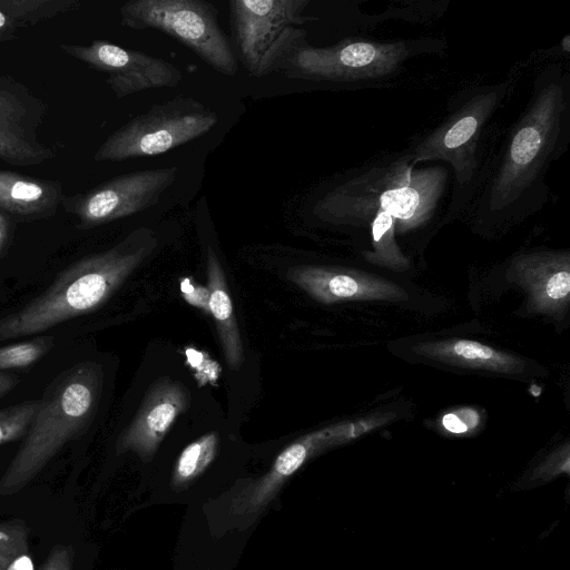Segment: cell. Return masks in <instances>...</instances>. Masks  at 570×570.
<instances>
[{
    "label": "cell",
    "mask_w": 570,
    "mask_h": 570,
    "mask_svg": "<svg viewBox=\"0 0 570 570\" xmlns=\"http://www.w3.org/2000/svg\"><path fill=\"white\" fill-rule=\"evenodd\" d=\"M449 173L442 166L417 168L412 155L393 156L354 169L314 204L322 222L368 232L372 264L404 269L407 262L395 236L416 230L436 215Z\"/></svg>",
    "instance_id": "1"
},
{
    "label": "cell",
    "mask_w": 570,
    "mask_h": 570,
    "mask_svg": "<svg viewBox=\"0 0 570 570\" xmlns=\"http://www.w3.org/2000/svg\"><path fill=\"white\" fill-rule=\"evenodd\" d=\"M569 138L570 79L553 66L535 80L528 108L513 126L481 196L480 215L499 222L543 204L547 171L568 149Z\"/></svg>",
    "instance_id": "2"
},
{
    "label": "cell",
    "mask_w": 570,
    "mask_h": 570,
    "mask_svg": "<svg viewBox=\"0 0 570 570\" xmlns=\"http://www.w3.org/2000/svg\"><path fill=\"white\" fill-rule=\"evenodd\" d=\"M155 233L140 227L112 247L65 268L42 293L0 317V343L41 334L104 304L157 247Z\"/></svg>",
    "instance_id": "3"
},
{
    "label": "cell",
    "mask_w": 570,
    "mask_h": 570,
    "mask_svg": "<svg viewBox=\"0 0 570 570\" xmlns=\"http://www.w3.org/2000/svg\"><path fill=\"white\" fill-rule=\"evenodd\" d=\"M102 375L92 362L78 363L47 386L23 442L0 479V495L21 491L48 462L89 425Z\"/></svg>",
    "instance_id": "4"
},
{
    "label": "cell",
    "mask_w": 570,
    "mask_h": 570,
    "mask_svg": "<svg viewBox=\"0 0 570 570\" xmlns=\"http://www.w3.org/2000/svg\"><path fill=\"white\" fill-rule=\"evenodd\" d=\"M308 0H230L229 17L239 59L249 75L263 77L282 70L305 46L303 26Z\"/></svg>",
    "instance_id": "5"
},
{
    "label": "cell",
    "mask_w": 570,
    "mask_h": 570,
    "mask_svg": "<svg viewBox=\"0 0 570 570\" xmlns=\"http://www.w3.org/2000/svg\"><path fill=\"white\" fill-rule=\"evenodd\" d=\"M120 22L134 30L154 29L178 40L215 71L233 77L238 59L223 31L216 7L204 0H129Z\"/></svg>",
    "instance_id": "6"
},
{
    "label": "cell",
    "mask_w": 570,
    "mask_h": 570,
    "mask_svg": "<svg viewBox=\"0 0 570 570\" xmlns=\"http://www.w3.org/2000/svg\"><path fill=\"white\" fill-rule=\"evenodd\" d=\"M218 116L188 96L151 106L111 132L94 155L96 161H124L167 153L206 135Z\"/></svg>",
    "instance_id": "7"
},
{
    "label": "cell",
    "mask_w": 570,
    "mask_h": 570,
    "mask_svg": "<svg viewBox=\"0 0 570 570\" xmlns=\"http://www.w3.org/2000/svg\"><path fill=\"white\" fill-rule=\"evenodd\" d=\"M508 90V82H502L462 91L444 121L412 147L414 163L445 161L453 169L456 187H468L476 171L475 151L482 129Z\"/></svg>",
    "instance_id": "8"
},
{
    "label": "cell",
    "mask_w": 570,
    "mask_h": 570,
    "mask_svg": "<svg viewBox=\"0 0 570 570\" xmlns=\"http://www.w3.org/2000/svg\"><path fill=\"white\" fill-rule=\"evenodd\" d=\"M410 45L345 40L331 47L308 43L297 49L282 68L289 78L353 82L374 80L396 71L410 57Z\"/></svg>",
    "instance_id": "9"
},
{
    "label": "cell",
    "mask_w": 570,
    "mask_h": 570,
    "mask_svg": "<svg viewBox=\"0 0 570 570\" xmlns=\"http://www.w3.org/2000/svg\"><path fill=\"white\" fill-rule=\"evenodd\" d=\"M176 166L136 170L116 176L92 189L65 197V209L88 229L140 213L158 203L176 180Z\"/></svg>",
    "instance_id": "10"
},
{
    "label": "cell",
    "mask_w": 570,
    "mask_h": 570,
    "mask_svg": "<svg viewBox=\"0 0 570 570\" xmlns=\"http://www.w3.org/2000/svg\"><path fill=\"white\" fill-rule=\"evenodd\" d=\"M59 48L68 56L107 73L106 82L118 98L150 89L173 88L183 79L181 71L167 60L108 41L59 43Z\"/></svg>",
    "instance_id": "11"
},
{
    "label": "cell",
    "mask_w": 570,
    "mask_h": 570,
    "mask_svg": "<svg viewBox=\"0 0 570 570\" xmlns=\"http://www.w3.org/2000/svg\"><path fill=\"white\" fill-rule=\"evenodd\" d=\"M47 110V105L23 83L0 75V160L27 167L56 156L39 134Z\"/></svg>",
    "instance_id": "12"
},
{
    "label": "cell",
    "mask_w": 570,
    "mask_h": 570,
    "mask_svg": "<svg viewBox=\"0 0 570 570\" xmlns=\"http://www.w3.org/2000/svg\"><path fill=\"white\" fill-rule=\"evenodd\" d=\"M287 275L311 297L324 304L407 299L405 291L393 282L360 271L305 265L291 268Z\"/></svg>",
    "instance_id": "13"
},
{
    "label": "cell",
    "mask_w": 570,
    "mask_h": 570,
    "mask_svg": "<svg viewBox=\"0 0 570 570\" xmlns=\"http://www.w3.org/2000/svg\"><path fill=\"white\" fill-rule=\"evenodd\" d=\"M189 403L187 389L168 377L158 380L148 391L136 417L117 443L118 453L136 452L149 460L161 440Z\"/></svg>",
    "instance_id": "14"
},
{
    "label": "cell",
    "mask_w": 570,
    "mask_h": 570,
    "mask_svg": "<svg viewBox=\"0 0 570 570\" xmlns=\"http://www.w3.org/2000/svg\"><path fill=\"white\" fill-rule=\"evenodd\" d=\"M335 445L334 425L299 438L279 453L266 474L238 493L232 504L233 512L246 517L259 513L309 458Z\"/></svg>",
    "instance_id": "15"
},
{
    "label": "cell",
    "mask_w": 570,
    "mask_h": 570,
    "mask_svg": "<svg viewBox=\"0 0 570 570\" xmlns=\"http://www.w3.org/2000/svg\"><path fill=\"white\" fill-rule=\"evenodd\" d=\"M511 276L529 294L534 311L556 314L570 298V256L568 252H534L515 257Z\"/></svg>",
    "instance_id": "16"
},
{
    "label": "cell",
    "mask_w": 570,
    "mask_h": 570,
    "mask_svg": "<svg viewBox=\"0 0 570 570\" xmlns=\"http://www.w3.org/2000/svg\"><path fill=\"white\" fill-rule=\"evenodd\" d=\"M60 181L0 169V210L18 222L51 217L63 202Z\"/></svg>",
    "instance_id": "17"
},
{
    "label": "cell",
    "mask_w": 570,
    "mask_h": 570,
    "mask_svg": "<svg viewBox=\"0 0 570 570\" xmlns=\"http://www.w3.org/2000/svg\"><path fill=\"white\" fill-rule=\"evenodd\" d=\"M413 351L420 356L459 367L502 374H517L524 368L520 357L465 338L423 342L414 345Z\"/></svg>",
    "instance_id": "18"
},
{
    "label": "cell",
    "mask_w": 570,
    "mask_h": 570,
    "mask_svg": "<svg viewBox=\"0 0 570 570\" xmlns=\"http://www.w3.org/2000/svg\"><path fill=\"white\" fill-rule=\"evenodd\" d=\"M206 266L209 312L215 320L225 358L233 370H237L243 362V344L224 271L210 246L207 247Z\"/></svg>",
    "instance_id": "19"
},
{
    "label": "cell",
    "mask_w": 570,
    "mask_h": 570,
    "mask_svg": "<svg viewBox=\"0 0 570 570\" xmlns=\"http://www.w3.org/2000/svg\"><path fill=\"white\" fill-rule=\"evenodd\" d=\"M219 444L216 432L207 433L188 444L179 454L171 476L175 489H183L198 478L215 459Z\"/></svg>",
    "instance_id": "20"
},
{
    "label": "cell",
    "mask_w": 570,
    "mask_h": 570,
    "mask_svg": "<svg viewBox=\"0 0 570 570\" xmlns=\"http://www.w3.org/2000/svg\"><path fill=\"white\" fill-rule=\"evenodd\" d=\"M79 6L78 0H0V9L19 29L76 10Z\"/></svg>",
    "instance_id": "21"
},
{
    "label": "cell",
    "mask_w": 570,
    "mask_h": 570,
    "mask_svg": "<svg viewBox=\"0 0 570 570\" xmlns=\"http://www.w3.org/2000/svg\"><path fill=\"white\" fill-rule=\"evenodd\" d=\"M28 538L23 521L0 523V570H35Z\"/></svg>",
    "instance_id": "22"
},
{
    "label": "cell",
    "mask_w": 570,
    "mask_h": 570,
    "mask_svg": "<svg viewBox=\"0 0 570 570\" xmlns=\"http://www.w3.org/2000/svg\"><path fill=\"white\" fill-rule=\"evenodd\" d=\"M55 345L52 335H39L31 340L0 346V372L24 368L41 360Z\"/></svg>",
    "instance_id": "23"
},
{
    "label": "cell",
    "mask_w": 570,
    "mask_h": 570,
    "mask_svg": "<svg viewBox=\"0 0 570 570\" xmlns=\"http://www.w3.org/2000/svg\"><path fill=\"white\" fill-rule=\"evenodd\" d=\"M39 407L38 400H28L0 410V445L14 442L27 433Z\"/></svg>",
    "instance_id": "24"
},
{
    "label": "cell",
    "mask_w": 570,
    "mask_h": 570,
    "mask_svg": "<svg viewBox=\"0 0 570 570\" xmlns=\"http://www.w3.org/2000/svg\"><path fill=\"white\" fill-rule=\"evenodd\" d=\"M480 422V416L472 409H461L448 413L442 419V425L452 433H466L473 430Z\"/></svg>",
    "instance_id": "25"
},
{
    "label": "cell",
    "mask_w": 570,
    "mask_h": 570,
    "mask_svg": "<svg viewBox=\"0 0 570 570\" xmlns=\"http://www.w3.org/2000/svg\"><path fill=\"white\" fill-rule=\"evenodd\" d=\"M73 549L71 546H56L38 570H72Z\"/></svg>",
    "instance_id": "26"
},
{
    "label": "cell",
    "mask_w": 570,
    "mask_h": 570,
    "mask_svg": "<svg viewBox=\"0 0 570 570\" xmlns=\"http://www.w3.org/2000/svg\"><path fill=\"white\" fill-rule=\"evenodd\" d=\"M567 456H569L568 449L563 454L562 451L554 454L553 458H550L533 472V479L550 480L562 472L569 473V460L562 462V459Z\"/></svg>",
    "instance_id": "27"
},
{
    "label": "cell",
    "mask_w": 570,
    "mask_h": 570,
    "mask_svg": "<svg viewBox=\"0 0 570 570\" xmlns=\"http://www.w3.org/2000/svg\"><path fill=\"white\" fill-rule=\"evenodd\" d=\"M19 30L13 20L0 9V42L14 40Z\"/></svg>",
    "instance_id": "28"
},
{
    "label": "cell",
    "mask_w": 570,
    "mask_h": 570,
    "mask_svg": "<svg viewBox=\"0 0 570 570\" xmlns=\"http://www.w3.org/2000/svg\"><path fill=\"white\" fill-rule=\"evenodd\" d=\"M10 238V218L0 210V256L6 252Z\"/></svg>",
    "instance_id": "29"
},
{
    "label": "cell",
    "mask_w": 570,
    "mask_h": 570,
    "mask_svg": "<svg viewBox=\"0 0 570 570\" xmlns=\"http://www.w3.org/2000/svg\"><path fill=\"white\" fill-rule=\"evenodd\" d=\"M20 382L16 374L0 372V399L12 391Z\"/></svg>",
    "instance_id": "30"
}]
</instances>
